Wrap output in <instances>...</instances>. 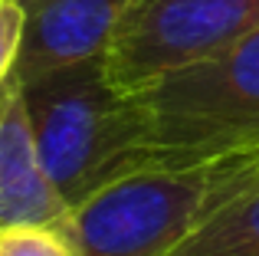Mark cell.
Masks as SVG:
<instances>
[{
    "label": "cell",
    "mask_w": 259,
    "mask_h": 256,
    "mask_svg": "<svg viewBox=\"0 0 259 256\" xmlns=\"http://www.w3.org/2000/svg\"><path fill=\"white\" fill-rule=\"evenodd\" d=\"M141 167L259 154V30L128 92Z\"/></svg>",
    "instance_id": "1"
},
{
    "label": "cell",
    "mask_w": 259,
    "mask_h": 256,
    "mask_svg": "<svg viewBox=\"0 0 259 256\" xmlns=\"http://www.w3.org/2000/svg\"><path fill=\"white\" fill-rule=\"evenodd\" d=\"M259 154L194 167H138L59 220L72 256L174 253L256 167Z\"/></svg>",
    "instance_id": "2"
},
{
    "label": "cell",
    "mask_w": 259,
    "mask_h": 256,
    "mask_svg": "<svg viewBox=\"0 0 259 256\" xmlns=\"http://www.w3.org/2000/svg\"><path fill=\"white\" fill-rule=\"evenodd\" d=\"M23 102L39 158L66 207L138 171V138L128 92L115 89L105 56L23 82Z\"/></svg>",
    "instance_id": "3"
},
{
    "label": "cell",
    "mask_w": 259,
    "mask_h": 256,
    "mask_svg": "<svg viewBox=\"0 0 259 256\" xmlns=\"http://www.w3.org/2000/svg\"><path fill=\"white\" fill-rule=\"evenodd\" d=\"M256 30L259 0H132L105 50V72L115 89L135 92Z\"/></svg>",
    "instance_id": "4"
},
{
    "label": "cell",
    "mask_w": 259,
    "mask_h": 256,
    "mask_svg": "<svg viewBox=\"0 0 259 256\" xmlns=\"http://www.w3.org/2000/svg\"><path fill=\"white\" fill-rule=\"evenodd\" d=\"M132 0H23L20 86L66 66L105 56Z\"/></svg>",
    "instance_id": "5"
},
{
    "label": "cell",
    "mask_w": 259,
    "mask_h": 256,
    "mask_svg": "<svg viewBox=\"0 0 259 256\" xmlns=\"http://www.w3.org/2000/svg\"><path fill=\"white\" fill-rule=\"evenodd\" d=\"M69 214L39 158L33 125L17 79L0 92V230L30 224H59Z\"/></svg>",
    "instance_id": "6"
},
{
    "label": "cell",
    "mask_w": 259,
    "mask_h": 256,
    "mask_svg": "<svg viewBox=\"0 0 259 256\" xmlns=\"http://www.w3.org/2000/svg\"><path fill=\"white\" fill-rule=\"evenodd\" d=\"M167 256H259V161L246 181Z\"/></svg>",
    "instance_id": "7"
},
{
    "label": "cell",
    "mask_w": 259,
    "mask_h": 256,
    "mask_svg": "<svg viewBox=\"0 0 259 256\" xmlns=\"http://www.w3.org/2000/svg\"><path fill=\"white\" fill-rule=\"evenodd\" d=\"M0 256H72L56 224H30L0 230Z\"/></svg>",
    "instance_id": "8"
},
{
    "label": "cell",
    "mask_w": 259,
    "mask_h": 256,
    "mask_svg": "<svg viewBox=\"0 0 259 256\" xmlns=\"http://www.w3.org/2000/svg\"><path fill=\"white\" fill-rule=\"evenodd\" d=\"M20 46H23V4L0 0V92L17 72Z\"/></svg>",
    "instance_id": "9"
},
{
    "label": "cell",
    "mask_w": 259,
    "mask_h": 256,
    "mask_svg": "<svg viewBox=\"0 0 259 256\" xmlns=\"http://www.w3.org/2000/svg\"><path fill=\"white\" fill-rule=\"evenodd\" d=\"M13 4H23V0H13Z\"/></svg>",
    "instance_id": "10"
}]
</instances>
